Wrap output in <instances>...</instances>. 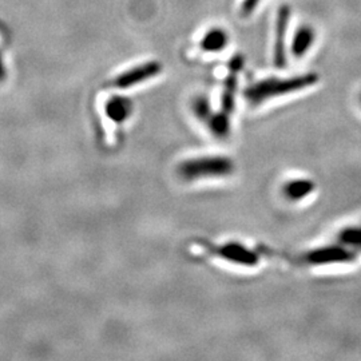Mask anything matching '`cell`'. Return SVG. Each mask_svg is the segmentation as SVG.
Instances as JSON below:
<instances>
[{
	"label": "cell",
	"mask_w": 361,
	"mask_h": 361,
	"mask_svg": "<svg viewBox=\"0 0 361 361\" xmlns=\"http://www.w3.org/2000/svg\"><path fill=\"white\" fill-rule=\"evenodd\" d=\"M207 253L221 261L240 268H257L261 256L256 249L246 245L241 241H225L219 244L201 243Z\"/></svg>",
	"instance_id": "cell-3"
},
{
	"label": "cell",
	"mask_w": 361,
	"mask_h": 361,
	"mask_svg": "<svg viewBox=\"0 0 361 361\" xmlns=\"http://www.w3.org/2000/svg\"><path fill=\"white\" fill-rule=\"evenodd\" d=\"M244 65V59L240 55H235L229 63V74L224 79V87L219 98V110L232 116L235 104V94L238 87V75Z\"/></svg>",
	"instance_id": "cell-5"
},
{
	"label": "cell",
	"mask_w": 361,
	"mask_h": 361,
	"mask_svg": "<svg viewBox=\"0 0 361 361\" xmlns=\"http://www.w3.org/2000/svg\"><path fill=\"white\" fill-rule=\"evenodd\" d=\"M207 128L212 133L213 137L219 138V140H225L229 137V134L232 131V116L226 114L221 110H217L209 119Z\"/></svg>",
	"instance_id": "cell-11"
},
{
	"label": "cell",
	"mask_w": 361,
	"mask_h": 361,
	"mask_svg": "<svg viewBox=\"0 0 361 361\" xmlns=\"http://www.w3.org/2000/svg\"><path fill=\"white\" fill-rule=\"evenodd\" d=\"M192 113L195 119H198L201 123L207 125L209 119L214 114L212 102L207 95L194 97L193 101H192Z\"/></svg>",
	"instance_id": "cell-14"
},
{
	"label": "cell",
	"mask_w": 361,
	"mask_h": 361,
	"mask_svg": "<svg viewBox=\"0 0 361 361\" xmlns=\"http://www.w3.org/2000/svg\"><path fill=\"white\" fill-rule=\"evenodd\" d=\"M261 0H244L241 4V13L243 16H249L256 11Z\"/></svg>",
	"instance_id": "cell-15"
},
{
	"label": "cell",
	"mask_w": 361,
	"mask_h": 361,
	"mask_svg": "<svg viewBox=\"0 0 361 361\" xmlns=\"http://www.w3.org/2000/svg\"><path fill=\"white\" fill-rule=\"evenodd\" d=\"M229 43V34L222 27H213L205 32L200 42V49L204 52H221Z\"/></svg>",
	"instance_id": "cell-10"
},
{
	"label": "cell",
	"mask_w": 361,
	"mask_h": 361,
	"mask_svg": "<svg viewBox=\"0 0 361 361\" xmlns=\"http://www.w3.org/2000/svg\"><path fill=\"white\" fill-rule=\"evenodd\" d=\"M290 7L288 4H283L277 11L276 19V39H274V49H273V62L277 68H284L286 66V51H285V37L286 30L290 22Z\"/></svg>",
	"instance_id": "cell-7"
},
{
	"label": "cell",
	"mask_w": 361,
	"mask_h": 361,
	"mask_svg": "<svg viewBox=\"0 0 361 361\" xmlns=\"http://www.w3.org/2000/svg\"><path fill=\"white\" fill-rule=\"evenodd\" d=\"M337 243L347 246L356 255L361 253V226L350 225L343 228L337 234Z\"/></svg>",
	"instance_id": "cell-12"
},
{
	"label": "cell",
	"mask_w": 361,
	"mask_h": 361,
	"mask_svg": "<svg viewBox=\"0 0 361 361\" xmlns=\"http://www.w3.org/2000/svg\"><path fill=\"white\" fill-rule=\"evenodd\" d=\"M4 75V71H3V66H1V61H0V78H3Z\"/></svg>",
	"instance_id": "cell-16"
},
{
	"label": "cell",
	"mask_w": 361,
	"mask_h": 361,
	"mask_svg": "<svg viewBox=\"0 0 361 361\" xmlns=\"http://www.w3.org/2000/svg\"><path fill=\"white\" fill-rule=\"evenodd\" d=\"M316 39L314 30L308 25H301L296 30L292 43H290V52L296 59L304 58L310 52Z\"/></svg>",
	"instance_id": "cell-9"
},
{
	"label": "cell",
	"mask_w": 361,
	"mask_h": 361,
	"mask_svg": "<svg viewBox=\"0 0 361 361\" xmlns=\"http://www.w3.org/2000/svg\"><path fill=\"white\" fill-rule=\"evenodd\" d=\"M359 101H360V104H361V94H360V97H359Z\"/></svg>",
	"instance_id": "cell-17"
},
{
	"label": "cell",
	"mask_w": 361,
	"mask_h": 361,
	"mask_svg": "<svg viewBox=\"0 0 361 361\" xmlns=\"http://www.w3.org/2000/svg\"><path fill=\"white\" fill-rule=\"evenodd\" d=\"M316 190V183L310 178H290L286 180L281 188V193L285 200L289 202H301L307 198H310Z\"/></svg>",
	"instance_id": "cell-8"
},
{
	"label": "cell",
	"mask_w": 361,
	"mask_h": 361,
	"mask_svg": "<svg viewBox=\"0 0 361 361\" xmlns=\"http://www.w3.org/2000/svg\"><path fill=\"white\" fill-rule=\"evenodd\" d=\"M319 82L316 73H307L293 77H269L253 82L243 91V98L250 106H259L276 98L307 90Z\"/></svg>",
	"instance_id": "cell-1"
},
{
	"label": "cell",
	"mask_w": 361,
	"mask_h": 361,
	"mask_svg": "<svg viewBox=\"0 0 361 361\" xmlns=\"http://www.w3.org/2000/svg\"><path fill=\"white\" fill-rule=\"evenodd\" d=\"M176 171L180 180L185 182L221 180L234 174L235 164L228 155H198L180 161Z\"/></svg>",
	"instance_id": "cell-2"
},
{
	"label": "cell",
	"mask_w": 361,
	"mask_h": 361,
	"mask_svg": "<svg viewBox=\"0 0 361 361\" xmlns=\"http://www.w3.org/2000/svg\"><path fill=\"white\" fill-rule=\"evenodd\" d=\"M162 73V65L157 61L146 62L143 65L137 66L129 71H125L114 80V86L119 89H129L133 86H137L142 82L159 75Z\"/></svg>",
	"instance_id": "cell-6"
},
{
	"label": "cell",
	"mask_w": 361,
	"mask_h": 361,
	"mask_svg": "<svg viewBox=\"0 0 361 361\" xmlns=\"http://www.w3.org/2000/svg\"><path fill=\"white\" fill-rule=\"evenodd\" d=\"M359 255L352 252L347 246L340 243L331 245L316 246L305 252L298 253V262L307 267H336V265H347L356 261Z\"/></svg>",
	"instance_id": "cell-4"
},
{
	"label": "cell",
	"mask_w": 361,
	"mask_h": 361,
	"mask_svg": "<svg viewBox=\"0 0 361 361\" xmlns=\"http://www.w3.org/2000/svg\"><path fill=\"white\" fill-rule=\"evenodd\" d=\"M131 110H133L131 102L122 97H116L110 99L107 104V114L116 122L126 121L131 114Z\"/></svg>",
	"instance_id": "cell-13"
}]
</instances>
